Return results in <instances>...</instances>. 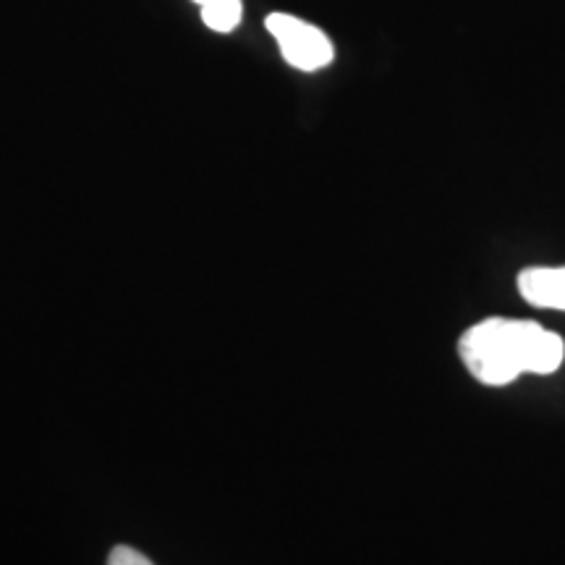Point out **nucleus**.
Returning a JSON list of instances; mask_svg holds the SVG:
<instances>
[{
	"label": "nucleus",
	"mask_w": 565,
	"mask_h": 565,
	"mask_svg": "<svg viewBox=\"0 0 565 565\" xmlns=\"http://www.w3.org/2000/svg\"><path fill=\"white\" fill-rule=\"evenodd\" d=\"M458 353L477 383L503 387L521 374H553L561 370L565 343L540 322L487 317L461 335Z\"/></svg>",
	"instance_id": "nucleus-1"
},
{
	"label": "nucleus",
	"mask_w": 565,
	"mask_h": 565,
	"mask_svg": "<svg viewBox=\"0 0 565 565\" xmlns=\"http://www.w3.org/2000/svg\"><path fill=\"white\" fill-rule=\"evenodd\" d=\"M267 30L278 40L280 55L299 71H320L333 63V42L328 34L317 30L309 21H301L288 13H270Z\"/></svg>",
	"instance_id": "nucleus-2"
},
{
	"label": "nucleus",
	"mask_w": 565,
	"mask_h": 565,
	"mask_svg": "<svg viewBox=\"0 0 565 565\" xmlns=\"http://www.w3.org/2000/svg\"><path fill=\"white\" fill-rule=\"evenodd\" d=\"M519 294L536 309L565 312V265L526 267L524 273H519Z\"/></svg>",
	"instance_id": "nucleus-3"
},
{
	"label": "nucleus",
	"mask_w": 565,
	"mask_h": 565,
	"mask_svg": "<svg viewBox=\"0 0 565 565\" xmlns=\"http://www.w3.org/2000/svg\"><path fill=\"white\" fill-rule=\"evenodd\" d=\"M202 11V21L212 32H233L242 21V0H194Z\"/></svg>",
	"instance_id": "nucleus-4"
},
{
	"label": "nucleus",
	"mask_w": 565,
	"mask_h": 565,
	"mask_svg": "<svg viewBox=\"0 0 565 565\" xmlns=\"http://www.w3.org/2000/svg\"><path fill=\"white\" fill-rule=\"evenodd\" d=\"M108 565H152V561H150V557L141 555L139 550L126 547V545H118V547L110 550Z\"/></svg>",
	"instance_id": "nucleus-5"
}]
</instances>
